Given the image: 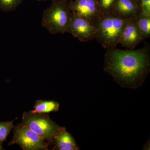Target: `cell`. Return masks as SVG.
I'll list each match as a JSON object with an SVG mask.
<instances>
[{"instance_id":"obj_15","label":"cell","mask_w":150,"mask_h":150,"mask_svg":"<svg viewBox=\"0 0 150 150\" xmlns=\"http://www.w3.org/2000/svg\"><path fill=\"white\" fill-rule=\"evenodd\" d=\"M139 5L141 13L150 16V0H140Z\"/></svg>"},{"instance_id":"obj_3","label":"cell","mask_w":150,"mask_h":150,"mask_svg":"<svg viewBox=\"0 0 150 150\" xmlns=\"http://www.w3.org/2000/svg\"><path fill=\"white\" fill-rule=\"evenodd\" d=\"M72 13L69 6L63 2L54 3L44 11L42 25L52 34L67 32Z\"/></svg>"},{"instance_id":"obj_6","label":"cell","mask_w":150,"mask_h":150,"mask_svg":"<svg viewBox=\"0 0 150 150\" xmlns=\"http://www.w3.org/2000/svg\"><path fill=\"white\" fill-rule=\"evenodd\" d=\"M67 32L83 42L94 39L96 33L91 23L83 18L73 13Z\"/></svg>"},{"instance_id":"obj_8","label":"cell","mask_w":150,"mask_h":150,"mask_svg":"<svg viewBox=\"0 0 150 150\" xmlns=\"http://www.w3.org/2000/svg\"><path fill=\"white\" fill-rule=\"evenodd\" d=\"M69 6L73 13L83 18L92 24L99 15L96 0H77Z\"/></svg>"},{"instance_id":"obj_9","label":"cell","mask_w":150,"mask_h":150,"mask_svg":"<svg viewBox=\"0 0 150 150\" xmlns=\"http://www.w3.org/2000/svg\"><path fill=\"white\" fill-rule=\"evenodd\" d=\"M112 12L126 19L134 18L141 13L135 0H116Z\"/></svg>"},{"instance_id":"obj_13","label":"cell","mask_w":150,"mask_h":150,"mask_svg":"<svg viewBox=\"0 0 150 150\" xmlns=\"http://www.w3.org/2000/svg\"><path fill=\"white\" fill-rule=\"evenodd\" d=\"M100 14L109 13L112 11L116 0H96Z\"/></svg>"},{"instance_id":"obj_14","label":"cell","mask_w":150,"mask_h":150,"mask_svg":"<svg viewBox=\"0 0 150 150\" xmlns=\"http://www.w3.org/2000/svg\"><path fill=\"white\" fill-rule=\"evenodd\" d=\"M13 121L0 122V144H2L6 139L7 137L13 129Z\"/></svg>"},{"instance_id":"obj_18","label":"cell","mask_w":150,"mask_h":150,"mask_svg":"<svg viewBox=\"0 0 150 150\" xmlns=\"http://www.w3.org/2000/svg\"><path fill=\"white\" fill-rule=\"evenodd\" d=\"M135 1H138V0H135Z\"/></svg>"},{"instance_id":"obj_16","label":"cell","mask_w":150,"mask_h":150,"mask_svg":"<svg viewBox=\"0 0 150 150\" xmlns=\"http://www.w3.org/2000/svg\"><path fill=\"white\" fill-rule=\"evenodd\" d=\"M18 0H0V4L5 8H10L15 4Z\"/></svg>"},{"instance_id":"obj_2","label":"cell","mask_w":150,"mask_h":150,"mask_svg":"<svg viewBox=\"0 0 150 150\" xmlns=\"http://www.w3.org/2000/svg\"><path fill=\"white\" fill-rule=\"evenodd\" d=\"M128 20L112 12L100 14L92 23L96 33L95 39L105 49L116 48Z\"/></svg>"},{"instance_id":"obj_17","label":"cell","mask_w":150,"mask_h":150,"mask_svg":"<svg viewBox=\"0 0 150 150\" xmlns=\"http://www.w3.org/2000/svg\"><path fill=\"white\" fill-rule=\"evenodd\" d=\"M3 147L2 146L1 144H0V150H3Z\"/></svg>"},{"instance_id":"obj_5","label":"cell","mask_w":150,"mask_h":150,"mask_svg":"<svg viewBox=\"0 0 150 150\" xmlns=\"http://www.w3.org/2000/svg\"><path fill=\"white\" fill-rule=\"evenodd\" d=\"M13 129V137L9 146L17 144L23 150L48 149V142L27 126L20 123Z\"/></svg>"},{"instance_id":"obj_4","label":"cell","mask_w":150,"mask_h":150,"mask_svg":"<svg viewBox=\"0 0 150 150\" xmlns=\"http://www.w3.org/2000/svg\"><path fill=\"white\" fill-rule=\"evenodd\" d=\"M21 123L46 140L49 144L54 143V137L63 128L53 121L48 113H33L30 111L23 112Z\"/></svg>"},{"instance_id":"obj_1","label":"cell","mask_w":150,"mask_h":150,"mask_svg":"<svg viewBox=\"0 0 150 150\" xmlns=\"http://www.w3.org/2000/svg\"><path fill=\"white\" fill-rule=\"evenodd\" d=\"M106 50L105 71L123 87L135 89L141 86L150 73L149 48Z\"/></svg>"},{"instance_id":"obj_10","label":"cell","mask_w":150,"mask_h":150,"mask_svg":"<svg viewBox=\"0 0 150 150\" xmlns=\"http://www.w3.org/2000/svg\"><path fill=\"white\" fill-rule=\"evenodd\" d=\"M55 146L53 150H78L79 149L74 137L63 127L59 131L54 139Z\"/></svg>"},{"instance_id":"obj_12","label":"cell","mask_w":150,"mask_h":150,"mask_svg":"<svg viewBox=\"0 0 150 150\" xmlns=\"http://www.w3.org/2000/svg\"><path fill=\"white\" fill-rule=\"evenodd\" d=\"M137 26L144 39L150 37V16L141 13L134 18Z\"/></svg>"},{"instance_id":"obj_7","label":"cell","mask_w":150,"mask_h":150,"mask_svg":"<svg viewBox=\"0 0 150 150\" xmlns=\"http://www.w3.org/2000/svg\"><path fill=\"white\" fill-rule=\"evenodd\" d=\"M144 40L134 18L129 19L122 32L119 44L126 49H134Z\"/></svg>"},{"instance_id":"obj_11","label":"cell","mask_w":150,"mask_h":150,"mask_svg":"<svg viewBox=\"0 0 150 150\" xmlns=\"http://www.w3.org/2000/svg\"><path fill=\"white\" fill-rule=\"evenodd\" d=\"M60 105L54 100H38L33 106L34 109L31 110L33 113H48L59 111Z\"/></svg>"}]
</instances>
